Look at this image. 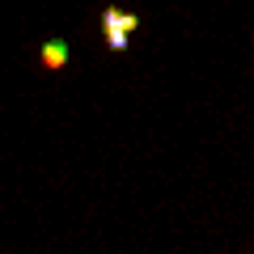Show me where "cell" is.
Returning a JSON list of instances; mask_svg holds the SVG:
<instances>
[{
    "label": "cell",
    "instance_id": "6da1fadb",
    "mask_svg": "<svg viewBox=\"0 0 254 254\" xmlns=\"http://www.w3.org/2000/svg\"><path fill=\"white\" fill-rule=\"evenodd\" d=\"M131 30H140V17H136V13H123V9H115V4L102 9V34H106V47H110L115 55L127 51Z\"/></svg>",
    "mask_w": 254,
    "mask_h": 254
},
{
    "label": "cell",
    "instance_id": "7a4b0ae2",
    "mask_svg": "<svg viewBox=\"0 0 254 254\" xmlns=\"http://www.w3.org/2000/svg\"><path fill=\"white\" fill-rule=\"evenodd\" d=\"M38 60H43L47 72H60L64 64H68V43H64V38H51V43H43V47H38Z\"/></svg>",
    "mask_w": 254,
    "mask_h": 254
}]
</instances>
